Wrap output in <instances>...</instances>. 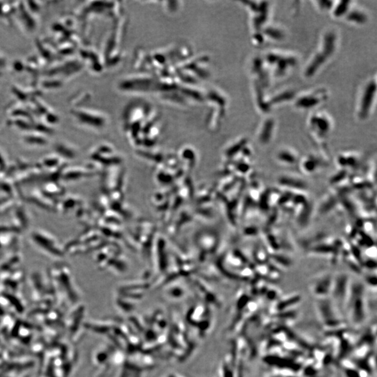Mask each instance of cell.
Listing matches in <instances>:
<instances>
[{"label": "cell", "instance_id": "cell-1", "mask_svg": "<svg viewBox=\"0 0 377 377\" xmlns=\"http://www.w3.org/2000/svg\"><path fill=\"white\" fill-rule=\"evenodd\" d=\"M376 84L370 82L365 87L359 105L358 115L360 118L365 119L369 115L373 101H374Z\"/></svg>", "mask_w": 377, "mask_h": 377}, {"label": "cell", "instance_id": "cell-2", "mask_svg": "<svg viewBox=\"0 0 377 377\" xmlns=\"http://www.w3.org/2000/svg\"><path fill=\"white\" fill-rule=\"evenodd\" d=\"M279 183L283 187L289 189H296L297 191H305L307 188L306 183L296 177L283 176L279 179Z\"/></svg>", "mask_w": 377, "mask_h": 377}, {"label": "cell", "instance_id": "cell-3", "mask_svg": "<svg viewBox=\"0 0 377 377\" xmlns=\"http://www.w3.org/2000/svg\"><path fill=\"white\" fill-rule=\"evenodd\" d=\"M319 166V162L317 159L309 157L303 161L301 167L304 174L311 175L317 172Z\"/></svg>", "mask_w": 377, "mask_h": 377}, {"label": "cell", "instance_id": "cell-4", "mask_svg": "<svg viewBox=\"0 0 377 377\" xmlns=\"http://www.w3.org/2000/svg\"><path fill=\"white\" fill-rule=\"evenodd\" d=\"M277 160L284 165H294L297 162V157L292 151L283 150L277 155Z\"/></svg>", "mask_w": 377, "mask_h": 377}, {"label": "cell", "instance_id": "cell-5", "mask_svg": "<svg viewBox=\"0 0 377 377\" xmlns=\"http://www.w3.org/2000/svg\"><path fill=\"white\" fill-rule=\"evenodd\" d=\"M348 16H349V17H348V21L358 23V24H361V23L365 22L366 21L365 16L363 14L358 12V11H353Z\"/></svg>", "mask_w": 377, "mask_h": 377}]
</instances>
